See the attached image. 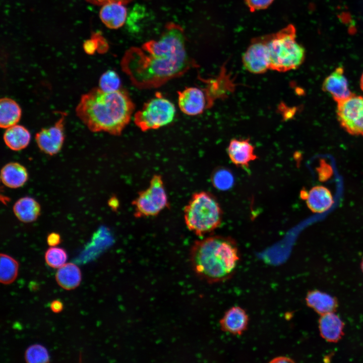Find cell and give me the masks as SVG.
Returning <instances> with one entry per match:
<instances>
[{"label":"cell","instance_id":"27","mask_svg":"<svg viewBox=\"0 0 363 363\" xmlns=\"http://www.w3.org/2000/svg\"><path fill=\"white\" fill-rule=\"evenodd\" d=\"M121 80L118 75L114 71L108 70L101 76L99 81V88L105 92H113L119 90Z\"/></svg>","mask_w":363,"mask_h":363},{"label":"cell","instance_id":"33","mask_svg":"<svg viewBox=\"0 0 363 363\" xmlns=\"http://www.w3.org/2000/svg\"><path fill=\"white\" fill-rule=\"evenodd\" d=\"M89 3L96 5L102 6L105 4L112 3V2H117L126 4L132 1V0H86Z\"/></svg>","mask_w":363,"mask_h":363},{"label":"cell","instance_id":"32","mask_svg":"<svg viewBox=\"0 0 363 363\" xmlns=\"http://www.w3.org/2000/svg\"><path fill=\"white\" fill-rule=\"evenodd\" d=\"M61 241L60 235L56 232L49 233L47 237V244L50 247H55L60 244Z\"/></svg>","mask_w":363,"mask_h":363},{"label":"cell","instance_id":"4","mask_svg":"<svg viewBox=\"0 0 363 363\" xmlns=\"http://www.w3.org/2000/svg\"><path fill=\"white\" fill-rule=\"evenodd\" d=\"M223 213L216 198L206 191L194 193L184 209L188 229L198 236L210 233L221 224Z\"/></svg>","mask_w":363,"mask_h":363},{"label":"cell","instance_id":"36","mask_svg":"<svg viewBox=\"0 0 363 363\" xmlns=\"http://www.w3.org/2000/svg\"><path fill=\"white\" fill-rule=\"evenodd\" d=\"M360 87L362 91H363V73L361 75L360 80Z\"/></svg>","mask_w":363,"mask_h":363},{"label":"cell","instance_id":"7","mask_svg":"<svg viewBox=\"0 0 363 363\" xmlns=\"http://www.w3.org/2000/svg\"><path fill=\"white\" fill-rule=\"evenodd\" d=\"M175 113L174 104L157 92L134 114V120L141 130L145 132L169 125L173 120Z\"/></svg>","mask_w":363,"mask_h":363},{"label":"cell","instance_id":"22","mask_svg":"<svg viewBox=\"0 0 363 363\" xmlns=\"http://www.w3.org/2000/svg\"><path fill=\"white\" fill-rule=\"evenodd\" d=\"M22 110L13 99L4 97L0 100V126L7 129L16 125L21 118Z\"/></svg>","mask_w":363,"mask_h":363},{"label":"cell","instance_id":"30","mask_svg":"<svg viewBox=\"0 0 363 363\" xmlns=\"http://www.w3.org/2000/svg\"><path fill=\"white\" fill-rule=\"evenodd\" d=\"M317 170L319 179L322 182L327 180L333 174V170L331 166L323 161L321 162Z\"/></svg>","mask_w":363,"mask_h":363},{"label":"cell","instance_id":"6","mask_svg":"<svg viewBox=\"0 0 363 363\" xmlns=\"http://www.w3.org/2000/svg\"><path fill=\"white\" fill-rule=\"evenodd\" d=\"M132 205L136 218L156 216L168 208L170 205L162 175L154 174L148 187L138 192Z\"/></svg>","mask_w":363,"mask_h":363},{"label":"cell","instance_id":"23","mask_svg":"<svg viewBox=\"0 0 363 363\" xmlns=\"http://www.w3.org/2000/svg\"><path fill=\"white\" fill-rule=\"evenodd\" d=\"M306 301L309 307L322 315L331 312L336 306V300L332 296L319 290L310 291Z\"/></svg>","mask_w":363,"mask_h":363},{"label":"cell","instance_id":"28","mask_svg":"<svg viewBox=\"0 0 363 363\" xmlns=\"http://www.w3.org/2000/svg\"><path fill=\"white\" fill-rule=\"evenodd\" d=\"M68 259L66 251L58 247H51L45 254L46 263L50 267L59 268L66 264Z\"/></svg>","mask_w":363,"mask_h":363},{"label":"cell","instance_id":"20","mask_svg":"<svg viewBox=\"0 0 363 363\" xmlns=\"http://www.w3.org/2000/svg\"><path fill=\"white\" fill-rule=\"evenodd\" d=\"M30 139L29 131L24 126L17 124L8 128L4 134L6 145L14 151L25 149L29 145Z\"/></svg>","mask_w":363,"mask_h":363},{"label":"cell","instance_id":"37","mask_svg":"<svg viewBox=\"0 0 363 363\" xmlns=\"http://www.w3.org/2000/svg\"><path fill=\"white\" fill-rule=\"evenodd\" d=\"M361 268H362V271H363V259H362V262H361Z\"/></svg>","mask_w":363,"mask_h":363},{"label":"cell","instance_id":"1","mask_svg":"<svg viewBox=\"0 0 363 363\" xmlns=\"http://www.w3.org/2000/svg\"><path fill=\"white\" fill-rule=\"evenodd\" d=\"M193 65L186 48L184 30L173 23L166 25L157 39L129 49L121 62L123 70L133 85L141 89L159 87L181 76Z\"/></svg>","mask_w":363,"mask_h":363},{"label":"cell","instance_id":"11","mask_svg":"<svg viewBox=\"0 0 363 363\" xmlns=\"http://www.w3.org/2000/svg\"><path fill=\"white\" fill-rule=\"evenodd\" d=\"M65 115H62L53 126L42 129L36 134V143L44 153L53 155L62 149L65 140Z\"/></svg>","mask_w":363,"mask_h":363},{"label":"cell","instance_id":"3","mask_svg":"<svg viewBox=\"0 0 363 363\" xmlns=\"http://www.w3.org/2000/svg\"><path fill=\"white\" fill-rule=\"evenodd\" d=\"M239 260L236 243L229 237L212 235L197 240L190 251L193 270L200 279L210 284L231 278Z\"/></svg>","mask_w":363,"mask_h":363},{"label":"cell","instance_id":"24","mask_svg":"<svg viewBox=\"0 0 363 363\" xmlns=\"http://www.w3.org/2000/svg\"><path fill=\"white\" fill-rule=\"evenodd\" d=\"M19 264L13 258L1 254L0 281L4 284H9L16 279L18 273Z\"/></svg>","mask_w":363,"mask_h":363},{"label":"cell","instance_id":"31","mask_svg":"<svg viewBox=\"0 0 363 363\" xmlns=\"http://www.w3.org/2000/svg\"><path fill=\"white\" fill-rule=\"evenodd\" d=\"M99 37H96L94 39L88 40L85 42L84 45V48L85 51L89 54L94 53L99 44L98 43Z\"/></svg>","mask_w":363,"mask_h":363},{"label":"cell","instance_id":"21","mask_svg":"<svg viewBox=\"0 0 363 363\" xmlns=\"http://www.w3.org/2000/svg\"><path fill=\"white\" fill-rule=\"evenodd\" d=\"M58 284L66 290H72L77 287L82 279L81 272L76 264L72 263H66L58 268L55 274Z\"/></svg>","mask_w":363,"mask_h":363},{"label":"cell","instance_id":"2","mask_svg":"<svg viewBox=\"0 0 363 363\" xmlns=\"http://www.w3.org/2000/svg\"><path fill=\"white\" fill-rule=\"evenodd\" d=\"M134 109L135 105L125 90L105 92L98 87L81 96L76 112L91 131L117 136L129 123Z\"/></svg>","mask_w":363,"mask_h":363},{"label":"cell","instance_id":"26","mask_svg":"<svg viewBox=\"0 0 363 363\" xmlns=\"http://www.w3.org/2000/svg\"><path fill=\"white\" fill-rule=\"evenodd\" d=\"M25 359L28 363H46L49 362L47 350L43 346L35 344L30 346L25 353Z\"/></svg>","mask_w":363,"mask_h":363},{"label":"cell","instance_id":"25","mask_svg":"<svg viewBox=\"0 0 363 363\" xmlns=\"http://www.w3.org/2000/svg\"><path fill=\"white\" fill-rule=\"evenodd\" d=\"M213 186L217 189L225 191L230 189L234 184V176L228 169L221 167L215 170L211 176Z\"/></svg>","mask_w":363,"mask_h":363},{"label":"cell","instance_id":"17","mask_svg":"<svg viewBox=\"0 0 363 363\" xmlns=\"http://www.w3.org/2000/svg\"><path fill=\"white\" fill-rule=\"evenodd\" d=\"M1 178L6 187L16 189L22 187L27 181V169L18 162H12L5 165L1 171Z\"/></svg>","mask_w":363,"mask_h":363},{"label":"cell","instance_id":"34","mask_svg":"<svg viewBox=\"0 0 363 363\" xmlns=\"http://www.w3.org/2000/svg\"><path fill=\"white\" fill-rule=\"evenodd\" d=\"M50 307L53 312L58 313L63 310L64 305L59 300H54L51 302Z\"/></svg>","mask_w":363,"mask_h":363},{"label":"cell","instance_id":"15","mask_svg":"<svg viewBox=\"0 0 363 363\" xmlns=\"http://www.w3.org/2000/svg\"><path fill=\"white\" fill-rule=\"evenodd\" d=\"M300 196L306 200L308 207L314 213H321L329 210L334 203L330 191L325 187L317 186L309 192L301 190Z\"/></svg>","mask_w":363,"mask_h":363},{"label":"cell","instance_id":"12","mask_svg":"<svg viewBox=\"0 0 363 363\" xmlns=\"http://www.w3.org/2000/svg\"><path fill=\"white\" fill-rule=\"evenodd\" d=\"M249 317L246 310L233 306L225 311L219 320L221 330L233 335H241L248 329Z\"/></svg>","mask_w":363,"mask_h":363},{"label":"cell","instance_id":"9","mask_svg":"<svg viewBox=\"0 0 363 363\" xmlns=\"http://www.w3.org/2000/svg\"><path fill=\"white\" fill-rule=\"evenodd\" d=\"M245 68L254 74H262L270 69V58L265 36L254 38L242 56Z\"/></svg>","mask_w":363,"mask_h":363},{"label":"cell","instance_id":"14","mask_svg":"<svg viewBox=\"0 0 363 363\" xmlns=\"http://www.w3.org/2000/svg\"><path fill=\"white\" fill-rule=\"evenodd\" d=\"M322 90L330 94L337 103L353 94L349 90L348 81L342 67L337 68L325 79L322 84Z\"/></svg>","mask_w":363,"mask_h":363},{"label":"cell","instance_id":"8","mask_svg":"<svg viewBox=\"0 0 363 363\" xmlns=\"http://www.w3.org/2000/svg\"><path fill=\"white\" fill-rule=\"evenodd\" d=\"M336 113L340 125L348 133L363 136V96L353 94L337 102Z\"/></svg>","mask_w":363,"mask_h":363},{"label":"cell","instance_id":"5","mask_svg":"<svg viewBox=\"0 0 363 363\" xmlns=\"http://www.w3.org/2000/svg\"><path fill=\"white\" fill-rule=\"evenodd\" d=\"M269 51L270 69L286 72L297 69L305 58L304 48L296 39V30L288 25L276 33L265 36Z\"/></svg>","mask_w":363,"mask_h":363},{"label":"cell","instance_id":"18","mask_svg":"<svg viewBox=\"0 0 363 363\" xmlns=\"http://www.w3.org/2000/svg\"><path fill=\"white\" fill-rule=\"evenodd\" d=\"M13 209L16 217L24 223L36 220L41 211L38 202L30 197L20 198L14 204Z\"/></svg>","mask_w":363,"mask_h":363},{"label":"cell","instance_id":"29","mask_svg":"<svg viewBox=\"0 0 363 363\" xmlns=\"http://www.w3.org/2000/svg\"><path fill=\"white\" fill-rule=\"evenodd\" d=\"M247 7L252 12L264 10L268 8L274 0H244Z\"/></svg>","mask_w":363,"mask_h":363},{"label":"cell","instance_id":"10","mask_svg":"<svg viewBox=\"0 0 363 363\" xmlns=\"http://www.w3.org/2000/svg\"><path fill=\"white\" fill-rule=\"evenodd\" d=\"M207 89L196 87H187L178 92V104L185 114L195 116L201 114L213 104Z\"/></svg>","mask_w":363,"mask_h":363},{"label":"cell","instance_id":"19","mask_svg":"<svg viewBox=\"0 0 363 363\" xmlns=\"http://www.w3.org/2000/svg\"><path fill=\"white\" fill-rule=\"evenodd\" d=\"M343 323L333 313L322 315L319 320V329L323 337L329 341L334 342L342 335Z\"/></svg>","mask_w":363,"mask_h":363},{"label":"cell","instance_id":"13","mask_svg":"<svg viewBox=\"0 0 363 363\" xmlns=\"http://www.w3.org/2000/svg\"><path fill=\"white\" fill-rule=\"evenodd\" d=\"M255 147L248 139H231L227 148L230 161L236 166L247 168L250 163L258 158Z\"/></svg>","mask_w":363,"mask_h":363},{"label":"cell","instance_id":"35","mask_svg":"<svg viewBox=\"0 0 363 363\" xmlns=\"http://www.w3.org/2000/svg\"><path fill=\"white\" fill-rule=\"evenodd\" d=\"M271 363H283V362H293L294 360L287 356H279L272 358L270 361Z\"/></svg>","mask_w":363,"mask_h":363},{"label":"cell","instance_id":"16","mask_svg":"<svg viewBox=\"0 0 363 363\" xmlns=\"http://www.w3.org/2000/svg\"><path fill=\"white\" fill-rule=\"evenodd\" d=\"M124 5L112 2L101 6L99 17L107 28L116 29L124 25L127 17V11Z\"/></svg>","mask_w":363,"mask_h":363}]
</instances>
